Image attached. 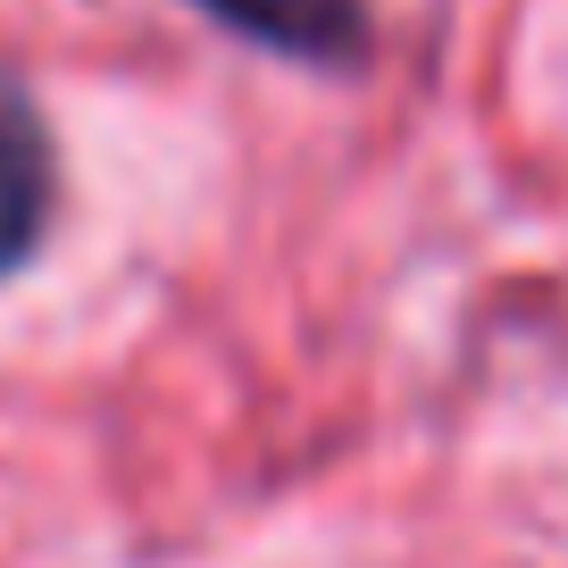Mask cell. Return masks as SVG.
I'll list each match as a JSON object with an SVG mask.
<instances>
[{"instance_id": "cell-1", "label": "cell", "mask_w": 568, "mask_h": 568, "mask_svg": "<svg viewBox=\"0 0 568 568\" xmlns=\"http://www.w3.org/2000/svg\"><path fill=\"white\" fill-rule=\"evenodd\" d=\"M193 9L210 26H226L234 42H251V51L318 68V75H352L376 51L368 0H193Z\"/></svg>"}, {"instance_id": "cell-2", "label": "cell", "mask_w": 568, "mask_h": 568, "mask_svg": "<svg viewBox=\"0 0 568 568\" xmlns=\"http://www.w3.org/2000/svg\"><path fill=\"white\" fill-rule=\"evenodd\" d=\"M51 210H59V151H51V125H42L34 92L0 68V276H18V267L42 251Z\"/></svg>"}]
</instances>
